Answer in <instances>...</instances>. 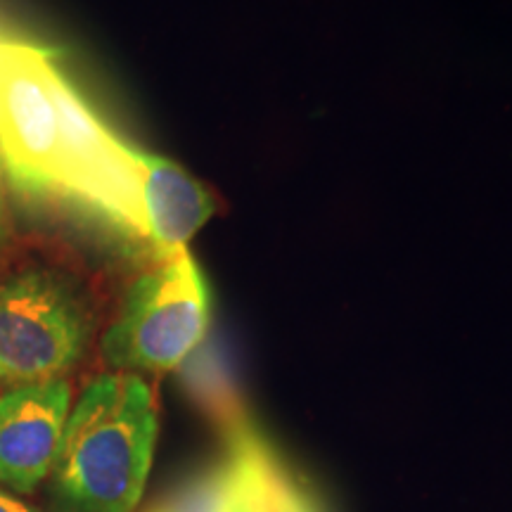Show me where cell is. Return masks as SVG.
<instances>
[{
  "mask_svg": "<svg viewBox=\"0 0 512 512\" xmlns=\"http://www.w3.org/2000/svg\"><path fill=\"white\" fill-rule=\"evenodd\" d=\"M143 512H318L271 448L247 427L226 453L152 501Z\"/></svg>",
  "mask_w": 512,
  "mask_h": 512,
  "instance_id": "obj_6",
  "label": "cell"
},
{
  "mask_svg": "<svg viewBox=\"0 0 512 512\" xmlns=\"http://www.w3.org/2000/svg\"><path fill=\"white\" fill-rule=\"evenodd\" d=\"M211 325V292L188 249L128 285L100 351L114 373H169L190 358Z\"/></svg>",
  "mask_w": 512,
  "mask_h": 512,
  "instance_id": "obj_2",
  "label": "cell"
},
{
  "mask_svg": "<svg viewBox=\"0 0 512 512\" xmlns=\"http://www.w3.org/2000/svg\"><path fill=\"white\" fill-rule=\"evenodd\" d=\"M5 235V211H3V164H0V242Z\"/></svg>",
  "mask_w": 512,
  "mask_h": 512,
  "instance_id": "obj_10",
  "label": "cell"
},
{
  "mask_svg": "<svg viewBox=\"0 0 512 512\" xmlns=\"http://www.w3.org/2000/svg\"><path fill=\"white\" fill-rule=\"evenodd\" d=\"M0 512H41V510L31 508V505L19 501L17 494H12V491L0 486Z\"/></svg>",
  "mask_w": 512,
  "mask_h": 512,
  "instance_id": "obj_9",
  "label": "cell"
},
{
  "mask_svg": "<svg viewBox=\"0 0 512 512\" xmlns=\"http://www.w3.org/2000/svg\"><path fill=\"white\" fill-rule=\"evenodd\" d=\"M48 50L0 41V164L29 200H62L60 121L48 83Z\"/></svg>",
  "mask_w": 512,
  "mask_h": 512,
  "instance_id": "obj_4",
  "label": "cell"
},
{
  "mask_svg": "<svg viewBox=\"0 0 512 512\" xmlns=\"http://www.w3.org/2000/svg\"><path fill=\"white\" fill-rule=\"evenodd\" d=\"M48 83L60 121L64 200L79 202L117 228L143 238L133 145L121 143L95 117L74 83L57 67L55 55L48 60Z\"/></svg>",
  "mask_w": 512,
  "mask_h": 512,
  "instance_id": "obj_5",
  "label": "cell"
},
{
  "mask_svg": "<svg viewBox=\"0 0 512 512\" xmlns=\"http://www.w3.org/2000/svg\"><path fill=\"white\" fill-rule=\"evenodd\" d=\"M131 155L138 176L143 238L155 247L157 259L185 252L188 242L214 216V197L181 164L138 147Z\"/></svg>",
  "mask_w": 512,
  "mask_h": 512,
  "instance_id": "obj_8",
  "label": "cell"
},
{
  "mask_svg": "<svg viewBox=\"0 0 512 512\" xmlns=\"http://www.w3.org/2000/svg\"><path fill=\"white\" fill-rule=\"evenodd\" d=\"M159 415L145 377L107 373L72 403L50 472L55 512H133L155 460Z\"/></svg>",
  "mask_w": 512,
  "mask_h": 512,
  "instance_id": "obj_1",
  "label": "cell"
},
{
  "mask_svg": "<svg viewBox=\"0 0 512 512\" xmlns=\"http://www.w3.org/2000/svg\"><path fill=\"white\" fill-rule=\"evenodd\" d=\"M72 411V384L64 377L15 384L0 394V486L34 494L53 472L64 425Z\"/></svg>",
  "mask_w": 512,
  "mask_h": 512,
  "instance_id": "obj_7",
  "label": "cell"
},
{
  "mask_svg": "<svg viewBox=\"0 0 512 512\" xmlns=\"http://www.w3.org/2000/svg\"><path fill=\"white\" fill-rule=\"evenodd\" d=\"M86 294L67 275L27 268L0 280V384L57 380L79 366L93 342Z\"/></svg>",
  "mask_w": 512,
  "mask_h": 512,
  "instance_id": "obj_3",
  "label": "cell"
}]
</instances>
